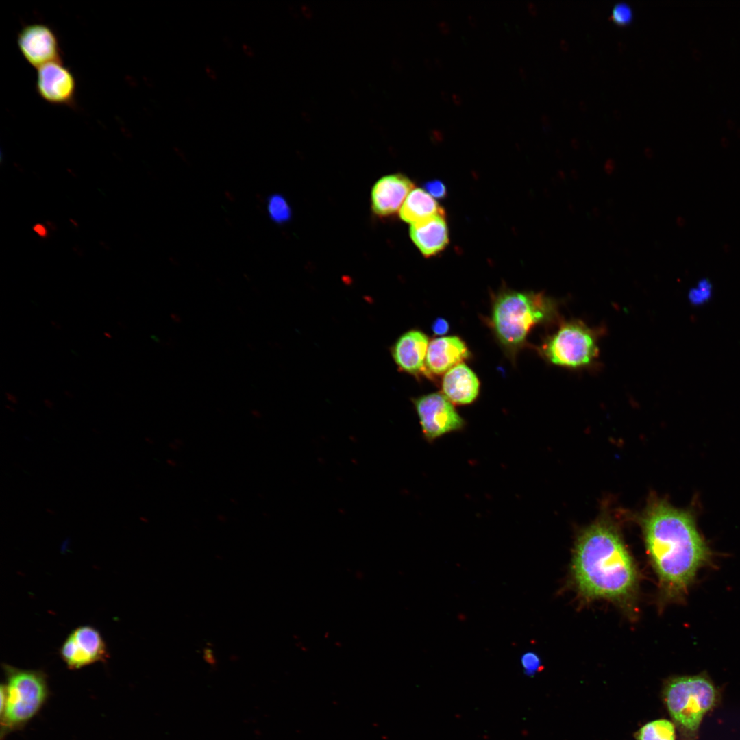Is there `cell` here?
Segmentation results:
<instances>
[{"instance_id":"22","label":"cell","mask_w":740,"mask_h":740,"mask_svg":"<svg viewBox=\"0 0 740 740\" xmlns=\"http://www.w3.org/2000/svg\"><path fill=\"white\" fill-rule=\"evenodd\" d=\"M424 187L428 194L436 198H443L447 193L445 184L439 180L428 182Z\"/></svg>"},{"instance_id":"10","label":"cell","mask_w":740,"mask_h":740,"mask_svg":"<svg viewBox=\"0 0 740 740\" xmlns=\"http://www.w3.org/2000/svg\"><path fill=\"white\" fill-rule=\"evenodd\" d=\"M76 80L62 61L53 62L38 69L36 89L45 101L58 106L75 105Z\"/></svg>"},{"instance_id":"19","label":"cell","mask_w":740,"mask_h":740,"mask_svg":"<svg viewBox=\"0 0 740 740\" xmlns=\"http://www.w3.org/2000/svg\"><path fill=\"white\" fill-rule=\"evenodd\" d=\"M713 293V284L708 278H701L688 293L689 301L695 306L703 304L710 299Z\"/></svg>"},{"instance_id":"3","label":"cell","mask_w":740,"mask_h":740,"mask_svg":"<svg viewBox=\"0 0 740 740\" xmlns=\"http://www.w3.org/2000/svg\"><path fill=\"white\" fill-rule=\"evenodd\" d=\"M554 304L542 293L505 291L496 298L492 325L500 341L506 347H520L532 327L549 319Z\"/></svg>"},{"instance_id":"18","label":"cell","mask_w":740,"mask_h":740,"mask_svg":"<svg viewBox=\"0 0 740 740\" xmlns=\"http://www.w3.org/2000/svg\"><path fill=\"white\" fill-rule=\"evenodd\" d=\"M270 217L277 223H284L291 217V209L286 199L280 195H273L268 200Z\"/></svg>"},{"instance_id":"6","label":"cell","mask_w":740,"mask_h":740,"mask_svg":"<svg viewBox=\"0 0 740 740\" xmlns=\"http://www.w3.org/2000/svg\"><path fill=\"white\" fill-rule=\"evenodd\" d=\"M542 352L560 367H586L598 356L597 333L580 321L565 322L544 343Z\"/></svg>"},{"instance_id":"17","label":"cell","mask_w":740,"mask_h":740,"mask_svg":"<svg viewBox=\"0 0 740 740\" xmlns=\"http://www.w3.org/2000/svg\"><path fill=\"white\" fill-rule=\"evenodd\" d=\"M637 740H676L675 726L667 719L647 723L637 732Z\"/></svg>"},{"instance_id":"23","label":"cell","mask_w":740,"mask_h":740,"mask_svg":"<svg viewBox=\"0 0 740 740\" xmlns=\"http://www.w3.org/2000/svg\"><path fill=\"white\" fill-rule=\"evenodd\" d=\"M432 330L437 335H443L449 331V323L443 318H437L432 324Z\"/></svg>"},{"instance_id":"11","label":"cell","mask_w":740,"mask_h":740,"mask_svg":"<svg viewBox=\"0 0 740 740\" xmlns=\"http://www.w3.org/2000/svg\"><path fill=\"white\" fill-rule=\"evenodd\" d=\"M413 188L412 182L402 174L381 177L374 184L371 192L373 211L380 217L395 213Z\"/></svg>"},{"instance_id":"20","label":"cell","mask_w":740,"mask_h":740,"mask_svg":"<svg viewBox=\"0 0 740 740\" xmlns=\"http://www.w3.org/2000/svg\"><path fill=\"white\" fill-rule=\"evenodd\" d=\"M633 16V12L630 5L625 2H619L615 4L611 12V18L614 22L619 25H626L630 23Z\"/></svg>"},{"instance_id":"24","label":"cell","mask_w":740,"mask_h":740,"mask_svg":"<svg viewBox=\"0 0 740 740\" xmlns=\"http://www.w3.org/2000/svg\"><path fill=\"white\" fill-rule=\"evenodd\" d=\"M33 230L40 237L45 238L48 236V231L47 228L41 223H37L34 225Z\"/></svg>"},{"instance_id":"8","label":"cell","mask_w":740,"mask_h":740,"mask_svg":"<svg viewBox=\"0 0 740 740\" xmlns=\"http://www.w3.org/2000/svg\"><path fill=\"white\" fill-rule=\"evenodd\" d=\"M17 45L25 60L37 69L62 61L58 38L46 24L35 23L24 26L17 35Z\"/></svg>"},{"instance_id":"28","label":"cell","mask_w":740,"mask_h":740,"mask_svg":"<svg viewBox=\"0 0 740 740\" xmlns=\"http://www.w3.org/2000/svg\"><path fill=\"white\" fill-rule=\"evenodd\" d=\"M452 99H453L454 101V102H455V103H456V104H460V103H461V102H462V99H461V97H460V96L459 95H458V94H456V93H454V94H453V95H452Z\"/></svg>"},{"instance_id":"21","label":"cell","mask_w":740,"mask_h":740,"mask_svg":"<svg viewBox=\"0 0 740 740\" xmlns=\"http://www.w3.org/2000/svg\"><path fill=\"white\" fill-rule=\"evenodd\" d=\"M521 663L524 674L529 676H533L541 668V661L534 652H526L521 658Z\"/></svg>"},{"instance_id":"30","label":"cell","mask_w":740,"mask_h":740,"mask_svg":"<svg viewBox=\"0 0 740 740\" xmlns=\"http://www.w3.org/2000/svg\"><path fill=\"white\" fill-rule=\"evenodd\" d=\"M441 97H443V98L444 99H445V100H448V99H449V94H448V93H447V92H445V91H441Z\"/></svg>"},{"instance_id":"9","label":"cell","mask_w":740,"mask_h":740,"mask_svg":"<svg viewBox=\"0 0 740 740\" xmlns=\"http://www.w3.org/2000/svg\"><path fill=\"white\" fill-rule=\"evenodd\" d=\"M60 656L70 669H79L108 657L99 632L90 626L74 630L60 648Z\"/></svg>"},{"instance_id":"5","label":"cell","mask_w":740,"mask_h":740,"mask_svg":"<svg viewBox=\"0 0 740 740\" xmlns=\"http://www.w3.org/2000/svg\"><path fill=\"white\" fill-rule=\"evenodd\" d=\"M5 683L1 687L4 702L1 712V736L21 728L41 709L49 690L45 674L5 665Z\"/></svg>"},{"instance_id":"26","label":"cell","mask_w":740,"mask_h":740,"mask_svg":"<svg viewBox=\"0 0 740 740\" xmlns=\"http://www.w3.org/2000/svg\"><path fill=\"white\" fill-rule=\"evenodd\" d=\"M205 71L206 74L210 79L215 80L217 78V73L210 66H206L205 68Z\"/></svg>"},{"instance_id":"13","label":"cell","mask_w":740,"mask_h":740,"mask_svg":"<svg viewBox=\"0 0 740 740\" xmlns=\"http://www.w3.org/2000/svg\"><path fill=\"white\" fill-rule=\"evenodd\" d=\"M469 356L465 343L458 336H443L432 340L428 347L427 373L441 374L458 365Z\"/></svg>"},{"instance_id":"29","label":"cell","mask_w":740,"mask_h":740,"mask_svg":"<svg viewBox=\"0 0 740 740\" xmlns=\"http://www.w3.org/2000/svg\"><path fill=\"white\" fill-rule=\"evenodd\" d=\"M467 18L471 25H476L477 24V19L473 15L469 14Z\"/></svg>"},{"instance_id":"25","label":"cell","mask_w":740,"mask_h":740,"mask_svg":"<svg viewBox=\"0 0 740 740\" xmlns=\"http://www.w3.org/2000/svg\"><path fill=\"white\" fill-rule=\"evenodd\" d=\"M438 27L440 29V30L441 32H444V33H447L450 30V25L446 21H439L438 23Z\"/></svg>"},{"instance_id":"12","label":"cell","mask_w":740,"mask_h":740,"mask_svg":"<svg viewBox=\"0 0 740 740\" xmlns=\"http://www.w3.org/2000/svg\"><path fill=\"white\" fill-rule=\"evenodd\" d=\"M428 338L419 330H409L396 341L391 348V354L397 367L403 371L412 375L427 373L426 358Z\"/></svg>"},{"instance_id":"7","label":"cell","mask_w":740,"mask_h":740,"mask_svg":"<svg viewBox=\"0 0 740 740\" xmlns=\"http://www.w3.org/2000/svg\"><path fill=\"white\" fill-rule=\"evenodd\" d=\"M423 439L429 443L452 432L463 430L465 420L443 394L434 393L412 399Z\"/></svg>"},{"instance_id":"31","label":"cell","mask_w":740,"mask_h":740,"mask_svg":"<svg viewBox=\"0 0 740 740\" xmlns=\"http://www.w3.org/2000/svg\"><path fill=\"white\" fill-rule=\"evenodd\" d=\"M434 61V63L436 64H437L439 66H442V62L441 61V60L439 58H435Z\"/></svg>"},{"instance_id":"1","label":"cell","mask_w":740,"mask_h":740,"mask_svg":"<svg viewBox=\"0 0 740 740\" xmlns=\"http://www.w3.org/2000/svg\"><path fill=\"white\" fill-rule=\"evenodd\" d=\"M646 547L666 597L685 596L698 571L708 565L711 552L698 531L693 515L660 502L643 519Z\"/></svg>"},{"instance_id":"15","label":"cell","mask_w":740,"mask_h":740,"mask_svg":"<svg viewBox=\"0 0 740 740\" xmlns=\"http://www.w3.org/2000/svg\"><path fill=\"white\" fill-rule=\"evenodd\" d=\"M444 216L437 214L410 227V238L426 257L443 251L449 243L448 228Z\"/></svg>"},{"instance_id":"4","label":"cell","mask_w":740,"mask_h":740,"mask_svg":"<svg viewBox=\"0 0 740 740\" xmlns=\"http://www.w3.org/2000/svg\"><path fill=\"white\" fill-rule=\"evenodd\" d=\"M719 692L706 674L676 676L663 689V700L683 740H695L704 716L719 702Z\"/></svg>"},{"instance_id":"27","label":"cell","mask_w":740,"mask_h":740,"mask_svg":"<svg viewBox=\"0 0 740 740\" xmlns=\"http://www.w3.org/2000/svg\"><path fill=\"white\" fill-rule=\"evenodd\" d=\"M243 50L244 53H245V55L247 56L249 58H252L255 55V53H254V50L248 45H246V44L243 45Z\"/></svg>"},{"instance_id":"14","label":"cell","mask_w":740,"mask_h":740,"mask_svg":"<svg viewBox=\"0 0 740 740\" xmlns=\"http://www.w3.org/2000/svg\"><path fill=\"white\" fill-rule=\"evenodd\" d=\"M479 388L480 382L476 375L463 363L447 371L442 381L444 395L456 405H467L473 402L478 395Z\"/></svg>"},{"instance_id":"16","label":"cell","mask_w":740,"mask_h":740,"mask_svg":"<svg viewBox=\"0 0 740 740\" xmlns=\"http://www.w3.org/2000/svg\"><path fill=\"white\" fill-rule=\"evenodd\" d=\"M437 214L445 215L443 208L421 188H415L410 192L399 211L401 219L411 225Z\"/></svg>"},{"instance_id":"2","label":"cell","mask_w":740,"mask_h":740,"mask_svg":"<svg viewBox=\"0 0 740 740\" xmlns=\"http://www.w3.org/2000/svg\"><path fill=\"white\" fill-rule=\"evenodd\" d=\"M572 567L576 586L587 598L624 600L636 586L633 561L617 532L605 523L593 524L582 532Z\"/></svg>"}]
</instances>
